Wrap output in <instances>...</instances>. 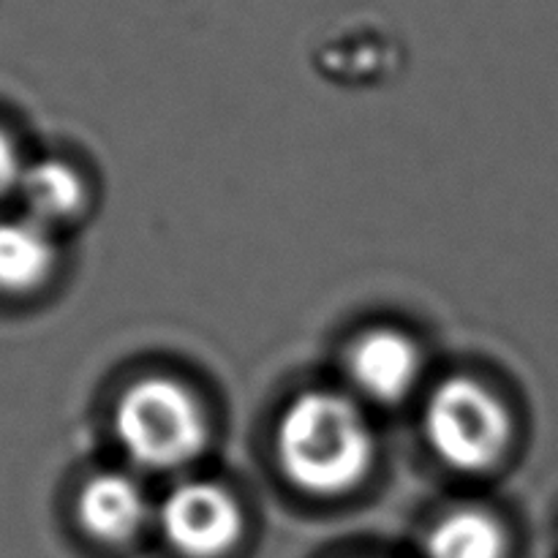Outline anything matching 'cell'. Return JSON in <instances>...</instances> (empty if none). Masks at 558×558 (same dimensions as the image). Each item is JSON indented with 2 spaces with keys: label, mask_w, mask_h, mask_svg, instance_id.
Here are the masks:
<instances>
[{
  "label": "cell",
  "mask_w": 558,
  "mask_h": 558,
  "mask_svg": "<svg viewBox=\"0 0 558 558\" xmlns=\"http://www.w3.org/2000/svg\"><path fill=\"white\" fill-rule=\"evenodd\" d=\"M276 456L289 483L300 490L341 496L368 477L376 456L374 430L347 396L303 392L278 420Z\"/></svg>",
  "instance_id": "obj_1"
},
{
  "label": "cell",
  "mask_w": 558,
  "mask_h": 558,
  "mask_svg": "<svg viewBox=\"0 0 558 558\" xmlns=\"http://www.w3.org/2000/svg\"><path fill=\"white\" fill-rule=\"evenodd\" d=\"M114 434L131 461L169 472L205 450L207 417L189 387L167 376H147L120 396Z\"/></svg>",
  "instance_id": "obj_2"
},
{
  "label": "cell",
  "mask_w": 558,
  "mask_h": 558,
  "mask_svg": "<svg viewBox=\"0 0 558 558\" xmlns=\"http://www.w3.org/2000/svg\"><path fill=\"white\" fill-rule=\"evenodd\" d=\"M425 436L430 450L456 472H488L505 458L512 420L499 396L472 376L436 385L425 403Z\"/></svg>",
  "instance_id": "obj_3"
},
{
  "label": "cell",
  "mask_w": 558,
  "mask_h": 558,
  "mask_svg": "<svg viewBox=\"0 0 558 558\" xmlns=\"http://www.w3.org/2000/svg\"><path fill=\"white\" fill-rule=\"evenodd\" d=\"M161 532L185 558H221L243 537V510L216 483H183L161 505Z\"/></svg>",
  "instance_id": "obj_4"
},
{
  "label": "cell",
  "mask_w": 558,
  "mask_h": 558,
  "mask_svg": "<svg viewBox=\"0 0 558 558\" xmlns=\"http://www.w3.org/2000/svg\"><path fill=\"white\" fill-rule=\"evenodd\" d=\"M420 349L398 330H371L352 343L347 371L357 392L376 403H401L420 379Z\"/></svg>",
  "instance_id": "obj_5"
},
{
  "label": "cell",
  "mask_w": 558,
  "mask_h": 558,
  "mask_svg": "<svg viewBox=\"0 0 558 558\" xmlns=\"http://www.w3.org/2000/svg\"><path fill=\"white\" fill-rule=\"evenodd\" d=\"M150 507L140 485L125 474L104 472L87 480L76 496V521L104 545L134 539L147 523Z\"/></svg>",
  "instance_id": "obj_6"
},
{
  "label": "cell",
  "mask_w": 558,
  "mask_h": 558,
  "mask_svg": "<svg viewBox=\"0 0 558 558\" xmlns=\"http://www.w3.org/2000/svg\"><path fill=\"white\" fill-rule=\"evenodd\" d=\"M58 265L52 232L31 216L0 218V292L27 294L49 281Z\"/></svg>",
  "instance_id": "obj_7"
},
{
  "label": "cell",
  "mask_w": 558,
  "mask_h": 558,
  "mask_svg": "<svg viewBox=\"0 0 558 558\" xmlns=\"http://www.w3.org/2000/svg\"><path fill=\"white\" fill-rule=\"evenodd\" d=\"M16 194L25 202V216L52 229L54 223L69 221L85 207V180L71 163L60 158H41L25 167Z\"/></svg>",
  "instance_id": "obj_8"
},
{
  "label": "cell",
  "mask_w": 558,
  "mask_h": 558,
  "mask_svg": "<svg viewBox=\"0 0 558 558\" xmlns=\"http://www.w3.org/2000/svg\"><path fill=\"white\" fill-rule=\"evenodd\" d=\"M425 558H507V532L490 512L458 507L430 529Z\"/></svg>",
  "instance_id": "obj_9"
},
{
  "label": "cell",
  "mask_w": 558,
  "mask_h": 558,
  "mask_svg": "<svg viewBox=\"0 0 558 558\" xmlns=\"http://www.w3.org/2000/svg\"><path fill=\"white\" fill-rule=\"evenodd\" d=\"M22 172H25V163H22L20 150H16L9 131L0 129V202L20 191Z\"/></svg>",
  "instance_id": "obj_10"
}]
</instances>
